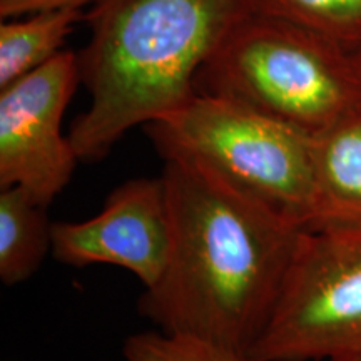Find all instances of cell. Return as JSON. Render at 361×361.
<instances>
[{"label":"cell","instance_id":"6da1fadb","mask_svg":"<svg viewBox=\"0 0 361 361\" xmlns=\"http://www.w3.org/2000/svg\"><path fill=\"white\" fill-rule=\"evenodd\" d=\"M173 247L139 313L169 335L250 355L281 293L303 228L197 166L164 161Z\"/></svg>","mask_w":361,"mask_h":361},{"label":"cell","instance_id":"7a4b0ae2","mask_svg":"<svg viewBox=\"0 0 361 361\" xmlns=\"http://www.w3.org/2000/svg\"><path fill=\"white\" fill-rule=\"evenodd\" d=\"M252 0H90L78 54L90 102L71 126L80 161H99L129 130L184 106L197 72Z\"/></svg>","mask_w":361,"mask_h":361},{"label":"cell","instance_id":"3957f363","mask_svg":"<svg viewBox=\"0 0 361 361\" xmlns=\"http://www.w3.org/2000/svg\"><path fill=\"white\" fill-rule=\"evenodd\" d=\"M194 89L311 135L361 106L350 51L305 27L256 12L211 54Z\"/></svg>","mask_w":361,"mask_h":361},{"label":"cell","instance_id":"277c9868","mask_svg":"<svg viewBox=\"0 0 361 361\" xmlns=\"http://www.w3.org/2000/svg\"><path fill=\"white\" fill-rule=\"evenodd\" d=\"M146 133L164 161L207 171L306 228L313 206L311 134L224 97L194 94Z\"/></svg>","mask_w":361,"mask_h":361},{"label":"cell","instance_id":"5b68a950","mask_svg":"<svg viewBox=\"0 0 361 361\" xmlns=\"http://www.w3.org/2000/svg\"><path fill=\"white\" fill-rule=\"evenodd\" d=\"M361 351V224L303 228L258 361H328Z\"/></svg>","mask_w":361,"mask_h":361},{"label":"cell","instance_id":"8992f818","mask_svg":"<svg viewBox=\"0 0 361 361\" xmlns=\"http://www.w3.org/2000/svg\"><path fill=\"white\" fill-rule=\"evenodd\" d=\"M80 82L78 54L62 51L0 89V188L19 186L49 206L80 162L62 121Z\"/></svg>","mask_w":361,"mask_h":361},{"label":"cell","instance_id":"52a82bcc","mask_svg":"<svg viewBox=\"0 0 361 361\" xmlns=\"http://www.w3.org/2000/svg\"><path fill=\"white\" fill-rule=\"evenodd\" d=\"M171 247L173 223L162 176L126 180L92 218L52 224V255L59 263L117 266L133 273L144 290L159 281Z\"/></svg>","mask_w":361,"mask_h":361},{"label":"cell","instance_id":"ba28073f","mask_svg":"<svg viewBox=\"0 0 361 361\" xmlns=\"http://www.w3.org/2000/svg\"><path fill=\"white\" fill-rule=\"evenodd\" d=\"M313 206L306 228L361 224V106L311 135Z\"/></svg>","mask_w":361,"mask_h":361},{"label":"cell","instance_id":"9c48e42d","mask_svg":"<svg viewBox=\"0 0 361 361\" xmlns=\"http://www.w3.org/2000/svg\"><path fill=\"white\" fill-rule=\"evenodd\" d=\"M82 7H47L4 19L0 24V89L24 78L62 52Z\"/></svg>","mask_w":361,"mask_h":361},{"label":"cell","instance_id":"30bf717a","mask_svg":"<svg viewBox=\"0 0 361 361\" xmlns=\"http://www.w3.org/2000/svg\"><path fill=\"white\" fill-rule=\"evenodd\" d=\"M47 206L19 186L0 188V279L16 286L34 276L52 251Z\"/></svg>","mask_w":361,"mask_h":361},{"label":"cell","instance_id":"8fae6325","mask_svg":"<svg viewBox=\"0 0 361 361\" xmlns=\"http://www.w3.org/2000/svg\"><path fill=\"white\" fill-rule=\"evenodd\" d=\"M252 8L313 30L350 52L361 49V0H252Z\"/></svg>","mask_w":361,"mask_h":361},{"label":"cell","instance_id":"7c38bea8","mask_svg":"<svg viewBox=\"0 0 361 361\" xmlns=\"http://www.w3.org/2000/svg\"><path fill=\"white\" fill-rule=\"evenodd\" d=\"M126 361H258L251 355L224 348L196 338L144 331L126 338Z\"/></svg>","mask_w":361,"mask_h":361},{"label":"cell","instance_id":"4fadbf2b","mask_svg":"<svg viewBox=\"0 0 361 361\" xmlns=\"http://www.w3.org/2000/svg\"><path fill=\"white\" fill-rule=\"evenodd\" d=\"M89 4L90 0H0V16L2 19H11V17L24 16V13L39 11V8L61 6L85 8Z\"/></svg>","mask_w":361,"mask_h":361},{"label":"cell","instance_id":"5bb4252c","mask_svg":"<svg viewBox=\"0 0 361 361\" xmlns=\"http://www.w3.org/2000/svg\"><path fill=\"white\" fill-rule=\"evenodd\" d=\"M351 57H353V66H355L356 75H358L360 84H361V49H358V51H355V52H351Z\"/></svg>","mask_w":361,"mask_h":361},{"label":"cell","instance_id":"9a60e30c","mask_svg":"<svg viewBox=\"0 0 361 361\" xmlns=\"http://www.w3.org/2000/svg\"><path fill=\"white\" fill-rule=\"evenodd\" d=\"M328 361H361V351H358V353H353V355L340 356V358H333V360H328Z\"/></svg>","mask_w":361,"mask_h":361}]
</instances>
